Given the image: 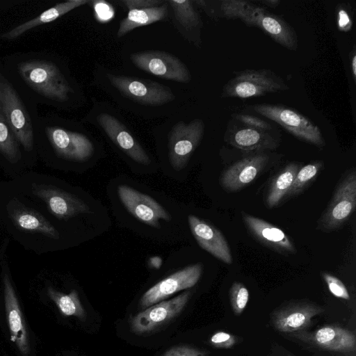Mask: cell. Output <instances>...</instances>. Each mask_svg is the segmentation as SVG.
Instances as JSON below:
<instances>
[{"mask_svg":"<svg viewBox=\"0 0 356 356\" xmlns=\"http://www.w3.org/2000/svg\"><path fill=\"white\" fill-rule=\"evenodd\" d=\"M107 77L120 95L140 104L161 106L175 98L170 88L155 81L109 73Z\"/></svg>","mask_w":356,"mask_h":356,"instance_id":"6","label":"cell"},{"mask_svg":"<svg viewBox=\"0 0 356 356\" xmlns=\"http://www.w3.org/2000/svg\"><path fill=\"white\" fill-rule=\"evenodd\" d=\"M244 24L259 28L288 50L296 51L298 48V36L295 29L282 17L269 13L262 6L258 5Z\"/></svg>","mask_w":356,"mask_h":356,"instance_id":"16","label":"cell"},{"mask_svg":"<svg viewBox=\"0 0 356 356\" xmlns=\"http://www.w3.org/2000/svg\"><path fill=\"white\" fill-rule=\"evenodd\" d=\"M350 70L352 72V76L354 81H355L356 79V50L355 46L353 47V50L350 53Z\"/></svg>","mask_w":356,"mask_h":356,"instance_id":"40","label":"cell"},{"mask_svg":"<svg viewBox=\"0 0 356 356\" xmlns=\"http://www.w3.org/2000/svg\"><path fill=\"white\" fill-rule=\"evenodd\" d=\"M225 140L230 145L247 152L274 150L280 143L279 133L261 131L242 124L227 128Z\"/></svg>","mask_w":356,"mask_h":356,"instance_id":"20","label":"cell"},{"mask_svg":"<svg viewBox=\"0 0 356 356\" xmlns=\"http://www.w3.org/2000/svg\"><path fill=\"white\" fill-rule=\"evenodd\" d=\"M0 104L17 142L26 151L33 147V130L25 107L13 86L0 75Z\"/></svg>","mask_w":356,"mask_h":356,"instance_id":"5","label":"cell"},{"mask_svg":"<svg viewBox=\"0 0 356 356\" xmlns=\"http://www.w3.org/2000/svg\"><path fill=\"white\" fill-rule=\"evenodd\" d=\"M314 344L325 350L351 352L355 349V336L351 331L336 325H326L310 334Z\"/></svg>","mask_w":356,"mask_h":356,"instance_id":"23","label":"cell"},{"mask_svg":"<svg viewBox=\"0 0 356 356\" xmlns=\"http://www.w3.org/2000/svg\"><path fill=\"white\" fill-rule=\"evenodd\" d=\"M204 132V123L194 119L188 123H177L168 136V157L174 170L184 169L194 151L200 145Z\"/></svg>","mask_w":356,"mask_h":356,"instance_id":"8","label":"cell"},{"mask_svg":"<svg viewBox=\"0 0 356 356\" xmlns=\"http://www.w3.org/2000/svg\"><path fill=\"white\" fill-rule=\"evenodd\" d=\"M209 341L216 348H230L236 344V338L229 332L220 331L214 333Z\"/></svg>","mask_w":356,"mask_h":356,"instance_id":"36","label":"cell"},{"mask_svg":"<svg viewBox=\"0 0 356 356\" xmlns=\"http://www.w3.org/2000/svg\"><path fill=\"white\" fill-rule=\"evenodd\" d=\"M337 25L339 31L348 32L353 27V17L345 3H339L337 8Z\"/></svg>","mask_w":356,"mask_h":356,"instance_id":"35","label":"cell"},{"mask_svg":"<svg viewBox=\"0 0 356 356\" xmlns=\"http://www.w3.org/2000/svg\"><path fill=\"white\" fill-rule=\"evenodd\" d=\"M162 356H207L206 352L186 345L173 346Z\"/></svg>","mask_w":356,"mask_h":356,"instance_id":"37","label":"cell"},{"mask_svg":"<svg viewBox=\"0 0 356 356\" xmlns=\"http://www.w3.org/2000/svg\"><path fill=\"white\" fill-rule=\"evenodd\" d=\"M0 152L12 163L21 159L19 143L13 135L4 117L0 104Z\"/></svg>","mask_w":356,"mask_h":356,"instance_id":"29","label":"cell"},{"mask_svg":"<svg viewBox=\"0 0 356 356\" xmlns=\"http://www.w3.org/2000/svg\"><path fill=\"white\" fill-rule=\"evenodd\" d=\"M188 222L193 237L203 250L227 264H232L229 245L219 229L194 215L188 216Z\"/></svg>","mask_w":356,"mask_h":356,"instance_id":"19","label":"cell"},{"mask_svg":"<svg viewBox=\"0 0 356 356\" xmlns=\"http://www.w3.org/2000/svg\"><path fill=\"white\" fill-rule=\"evenodd\" d=\"M99 127L121 151L135 162L147 165L151 160L147 152L125 125L114 115L100 113L96 117Z\"/></svg>","mask_w":356,"mask_h":356,"instance_id":"15","label":"cell"},{"mask_svg":"<svg viewBox=\"0 0 356 356\" xmlns=\"http://www.w3.org/2000/svg\"><path fill=\"white\" fill-rule=\"evenodd\" d=\"M252 109L277 123L298 140L318 147L325 145L320 128L307 116L291 108L282 104H257L252 106Z\"/></svg>","mask_w":356,"mask_h":356,"instance_id":"3","label":"cell"},{"mask_svg":"<svg viewBox=\"0 0 356 356\" xmlns=\"http://www.w3.org/2000/svg\"><path fill=\"white\" fill-rule=\"evenodd\" d=\"M168 6L166 1L164 4L159 6L129 10L127 17L119 25L118 38L124 36L136 28L165 19L168 15Z\"/></svg>","mask_w":356,"mask_h":356,"instance_id":"27","label":"cell"},{"mask_svg":"<svg viewBox=\"0 0 356 356\" xmlns=\"http://www.w3.org/2000/svg\"><path fill=\"white\" fill-rule=\"evenodd\" d=\"M230 303L234 313L240 315L246 307L249 299L247 288L239 282H234L229 289Z\"/></svg>","mask_w":356,"mask_h":356,"instance_id":"32","label":"cell"},{"mask_svg":"<svg viewBox=\"0 0 356 356\" xmlns=\"http://www.w3.org/2000/svg\"><path fill=\"white\" fill-rule=\"evenodd\" d=\"M324 309L310 302L290 303L275 310L271 315V324L281 332H293L306 329L312 319Z\"/></svg>","mask_w":356,"mask_h":356,"instance_id":"17","label":"cell"},{"mask_svg":"<svg viewBox=\"0 0 356 356\" xmlns=\"http://www.w3.org/2000/svg\"><path fill=\"white\" fill-rule=\"evenodd\" d=\"M300 168L301 164L291 162L273 179L265 196L267 207L270 209L277 207L289 196L296 174Z\"/></svg>","mask_w":356,"mask_h":356,"instance_id":"26","label":"cell"},{"mask_svg":"<svg viewBox=\"0 0 356 356\" xmlns=\"http://www.w3.org/2000/svg\"><path fill=\"white\" fill-rule=\"evenodd\" d=\"M270 159L265 152H256L237 161L220 175L221 186L229 192H236L251 184L263 171Z\"/></svg>","mask_w":356,"mask_h":356,"instance_id":"14","label":"cell"},{"mask_svg":"<svg viewBox=\"0 0 356 356\" xmlns=\"http://www.w3.org/2000/svg\"><path fill=\"white\" fill-rule=\"evenodd\" d=\"M46 134L56 154L63 159L84 162L93 156L94 144L83 134L58 127H47Z\"/></svg>","mask_w":356,"mask_h":356,"instance_id":"12","label":"cell"},{"mask_svg":"<svg viewBox=\"0 0 356 356\" xmlns=\"http://www.w3.org/2000/svg\"><path fill=\"white\" fill-rule=\"evenodd\" d=\"M356 205V173L354 169L341 180L329 205L317 223L321 232H332L341 228L355 211Z\"/></svg>","mask_w":356,"mask_h":356,"instance_id":"4","label":"cell"},{"mask_svg":"<svg viewBox=\"0 0 356 356\" xmlns=\"http://www.w3.org/2000/svg\"><path fill=\"white\" fill-rule=\"evenodd\" d=\"M172 11L173 21L181 34L196 47L201 44L202 20L192 1H168Z\"/></svg>","mask_w":356,"mask_h":356,"instance_id":"22","label":"cell"},{"mask_svg":"<svg viewBox=\"0 0 356 356\" xmlns=\"http://www.w3.org/2000/svg\"><path fill=\"white\" fill-rule=\"evenodd\" d=\"M9 213L13 222L19 229L40 233L53 239L59 238L57 229L43 216L34 210L19 207L13 209Z\"/></svg>","mask_w":356,"mask_h":356,"instance_id":"25","label":"cell"},{"mask_svg":"<svg viewBox=\"0 0 356 356\" xmlns=\"http://www.w3.org/2000/svg\"><path fill=\"white\" fill-rule=\"evenodd\" d=\"M259 2L262 3L265 6L273 8L277 7L281 3L280 0H261L259 1Z\"/></svg>","mask_w":356,"mask_h":356,"instance_id":"41","label":"cell"},{"mask_svg":"<svg viewBox=\"0 0 356 356\" xmlns=\"http://www.w3.org/2000/svg\"><path fill=\"white\" fill-rule=\"evenodd\" d=\"M47 293L63 315L74 316L81 321L86 320V313L76 290L73 289L69 293H64L49 286Z\"/></svg>","mask_w":356,"mask_h":356,"instance_id":"28","label":"cell"},{"mask_svg":"<svg viewBox=\"0 0 356 356\" xmlns=\"http://www.w3.org/2000/svg\"><path fill=\"white\" fill-rule=\"evenodd\" d=\"M130 59L140 70L161 79L184 83L191 80L187 66L172 54L162 51H145L131 54Z\"/></svg>","mask_w":356,"mask_h":356,"instance_id":"9","label":"cell"},{"mask_svg":"<svg viewBox=\"0 0 356 356\" xmlns=\"http://www.w3.org/2000/svg\"><path fill=\"white\" fill-rule=\"evenodd\" d=\"M3 284L5 310L10 340L22 355H28L31 351L29 332L17 296L7 273L3 275Z\"/></svg>","mask_w":356,"mask_h":356,"instance_id":"18","label":"cell"},{"mask_svg":"<svg viewBox=\"0 0 356 356\" xmlns=\"http://www.w3.org/2000/svg\"><path fill=\"white\" fill-rule=\"evenodd\" d=\"M242 219L250 233L261 243L284 255L296 253L292 241L281 229L244 212Z\"/></svg>","mask_w":356,"mask_h":356,"instance_id":"21","label":"cell"},{"mask_svg":"<svg viewBox=\"0 0 356 356\" xmlns=\"http://www.w3.org/2000/svg\"><path fill=\"white\" fill-rule=\"evenodd\" d=\"M118 195L122 204L136 218L154 228H160V220L169 222L171 216L152 197L127 186L120 185Z\"/></svg>","mask_w":356,"mask_h":356,"instance_id":"11","label":"cell"},{"mask_svg":"<svg viewBox=\"0 0 356 356\" xmlns=\"http://www.w3.org/2000/svg\"><path fill=\"white\" fill-rule=\"evenodd\" d=\"M23 80L35 92L56 102H65L72 92L68 82L58 67L44 60H31L18 65Z\"/></svg>","mask_w":356,"mask_h":356,"instance_id":"1","label":"cell"},{"mask_svg":"<svg viewBox=\"0 0 356 356\" xmlns=\"http://www.w3.org/2000/svg\"><path fill=\"white\" fill-rule=\"evenodd\" d=\"M88 0H68L58 3L53 7L46 10L38 16L26 21L13 29L2 33L1 38L6 40H14L22 35L26 31L38 26L55 21L60 17L69 13L72 10L90 3Z\"/></svg>","mask_w":356,"mask_h":356,"instance_id":"24","label":"cell"},{"mask_svg":"<svg viewBox=\"0 0 356 356\" xmlns=\"http://www.w3.org/2000/svg\"><path fill=\"white\" fill-rule=\"evenodd\" d=\"M95 3L96 15L100 21H108L113 16V10L106 2L99 1Z\"/></svg>","mask_w":356,"mask_h":356,"instance_id":"39","label":"cell"},{"mask_svg":"<svg viewBox=\"0 0 356 356\" xmlns=\"http://www.w3.org/2000/svg\"><path fill=\"white\" fill-rule=\"evenodd\" d=\"M190 291L154 304L130 318V330L137 335L150 334L179 316L191 297Z\"/></svg>","mask_w":356,"mask_h":356,"instance_id":"7","label":"cell"},{"mask_svg":"<svg viewBox=\"0 0 356 356\" xmlns=\"http://www.w3.org/2000/svg\"><path fill=\"white\" fill-rule=\"evenodd\" d=\"M232 116L236 122L245 127L265 131H273L271 124L257 116L243 113H234Z\"/></svg>","mask_w":356,"mask_h":356,"instance_id":"33","label":"cell"},{"mask_svg":"<svg viewBox=\"0 0 356 356\" xmlns=\"http://www.w3.org/2000/svg\"><path fill=\"white\" fill-rule=\"evenodd\" d=\"M322 276L333 296L343 300H349V293L346 286L339 279L327 273H323Z\"/></svg>","mask_w":356,"mask_h":356,"instance_id":"34","label":"cell"},{"mask_svg":"<svg viewBox=\"0 0 356 356\" xmlns=\"http://www.w3.org/2000/svg\"><path fill=\"white\" fill-rule=\"evenodd\" d=\"M32 192L43 200L52 215L60 220L90 212L89 206L81 199L54 186L33 184Z\"/></svg>","mask_w":356,"mask_h":356,"instance_id":"13","label":"cell"},{"mask_svg":"<svg viewBox=\"0 0 356 356\" xmlns=\"http://www.w3.org/2000/svg\"><path fill=\"white\" fill-rule=\"evenodd\" d=\"M218 5V17L228 19H239L244 22L257 5L250 1L222 0Z\"/></svg>","mask_w":356,"mask_h":356,"instance_id":"30","label":"cell"},{"mask_svg":"<svg viewBox=\"0 0 356 356\" xmlns=\"http://www.w3.org/2000/svg\"><path fill=\"white\" fill-rule=\"evenodd\" d=\"M123 4V6L129 10L134 9H143L153 8L161 6L164 4L166 1L163 0H122L120 1L119 3Z\"/></svg>","mask_w":356,"mask_h":356,"instance_id":"38","label":"cell"},{"mask_svg":"<svg viewBox=\"0 0 356 356\" xmlns=\"http://www.w3.org/2000/svg\"><path fill=\"white\" fill-rule=\"evenodd\" d=\"M202 263L187 266L161 280L141 297L139 305L142 309L159 302L178 291L195 286L201 277Z\"/></svg>","mask_w":356,"mask_h":356,"instance_id":"10","label":"cell"},{"mask_svg":"<svg viewBox=\"0 0 356 356\" xmlns=\"http://www.w3.org/2000/svg\"><path fill=\"white\" fill-rule=\"evenodd\" d=\"M324 162L318 160L311 162L300 168L296 174L289 196L301 193L318 176L323 168Z\"/></svg>","mask_w":356,"mask_h":356,"instance_id":"31","label":"cell"},{"mask_svg":"<svg viewBox=\"0 0 356 356\" xmlns=\"http://www.w3.org/2000/svg\"><path fill=\"white\" fill-rule=\"evenodd\" d=\"M289 90L284 80L268 69L234 72L223 86L222 97L247 99Z\"/></svg>","mask_w":356,"mask_h":356,"instance_id":"2","label":"cell"}]
</instances>
